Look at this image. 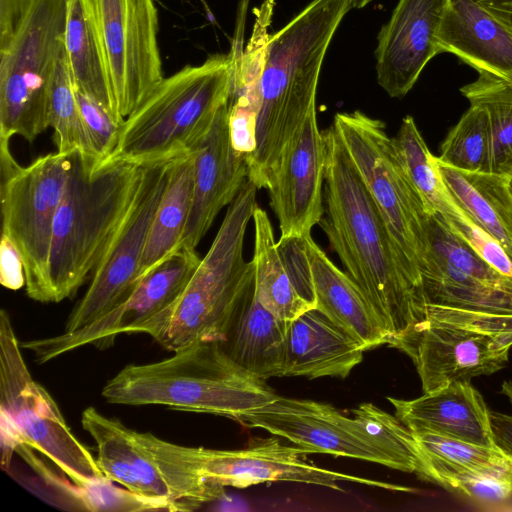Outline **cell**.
Returning a JSON list of instances; mask_svg holds the SVG:
<instances>
[{"instance_id":"obj_9","label":"cell","mask_w":512,"mask_h":512,"mask_svg":"<svg viewBox=\"0 0 512 512\" xmlns=\"http://www.w3.org/2000/svg\"><path fill=\"white\" fill-rule=\"evenodd\" d=\"M67 0H28L0 48V140L33 142L48 127L51 80L64 49Z\"/></svg>"},{"instance_id":"obj_34","label":"cell","mask_w":512,"mask_h":512,"mask_svg":"<svg viewBox=\"0 0 512 512\" xmlns=\"http://www.w3.org/2000/svg\"><path fill=\"white\" fill-rule=\"evenodd\" d=\"M48 123L54 131L57 152L70 154L78 150L83 154L95 157L77 102L74 81L65 48L58 59L51 80Z\"/></svg>"},{"instance_id":"obj_37","label":"cell","mask_w":512,"mask_h":512,"mask_svg":"<svg viewBox=\"0 0 512 512\" xmlns=\"http://www.w3.org/2000/svg\"><path fill=\"white\" fill-rule=\"evenodd\" d=\"M353 414L369 435L399 461L403 472H416L419 464L416 439L396 416L372 403L361 404Z\"/></svg>"},{"instance_id":"obj_26","label":"cell","mask_w":512,"mask_h":512,"mask_svg":"<svg viewBox=\"0 0 512 512\" xmlns=\"http://www.w3.org/2000/svg\"><path fill=\"white\" fill-rule=\"evenodd\" d=\"M365 350L317 309L288 323L284 376L345 378Z\"/></svg>"},{"instance_id":"obj_13","label":"cell","mask_w":512,"mask_h":512,"mask_svg":"<svg viewBox=\"0 0 512 512\" xmlns=\"http://www.w3.org/2000/svg\"><path fill=\"white\" fill-rule=\"evenodd\" d=\"M171 161L143 164L133 203L94 269L88 289L68 317L64 331L85 327L122 303L133 290Z\"/></svg>"},{"instance_id":"obj_38","label":"cell","mask_w":512,"mask_h":512,"mask_svg":"<svg viewBox=\"0 0 512 512\" xmlns=\"http://www.w3.org/2000/svg\"><path fill=\"white\" fill-rule=\"evenodd\" d=\"M448 188V187H447ZM450 228L483 260L500 273L512 278V259L500 243L479 227L458 205L448 189L439 212Z\"/></svg>"},{"instance_id":"obj_3","label":"cell","mask_w":512,"mask_h":512,"mask_svg":"<svg viewBox=\"0 0 512 512\" xmlns=\"http://www.w3.org/2000/svg\"><path fill=\"white\" fill-rule=\"evenodd\" d=\"M56 212L49 258L51 302L73 296L90 279L126 217L143 165L99 161L76 150Z\"/></svg>"},{"instance_id":"obj_15","label":"cell","mask_w":512,"mask_h":512,"mask_svg":"<svg viewBox=\"0 0 512 512\" xmlns=\"http://www.w3.org/2000/svg\"><path fill=\"white\" fill-rule=\"evenodd\" d=\"M120 115L163 80L154 0H91Z\"/></svg>"},{"instance_id":"obj_36","label":"cell","mask_w":512,"mask_h":512,"mask_svg":"<svg viewBox=\"0 0 512 512\" xmlns=\"http://www.w3.org/2000/svg\"><path fill=\"white\" fill-rule=\"evenodd\" d=\"M491 128L487 112L470 104L449 131L437 160L447 166L469 171L490 172Z\"/></svg>"},{"instance_id":"obj_16","label":"cell","mask_w":512,"mask_h":512,"mask_svg":"<svg viewBox=\"0 0 512 512\" xmlns=\"http://www.w3.org/2000/svg\"><path fill=\"white\" fill-rule=\"evenodd\" d=\"M237 421L287 439L309 454L355 458L402 471L399 461L369 435L357 418H349L327 403L277 395Z\"/></svg>"},{"instance_id":"obj_10","label":"cell","mask_w":512,"mask_h":512,"mask_svg":"<svg viewBox=\"0 0 512 512\" xmlns=\"http://www.w3.org/2000/svg\"><path fill=\"white\" fill-rule=\"evenodd\" d=\"M70 154L49 153L21 166L10 152L9 140H0L2 235L22 259L28 297L42 303L51 302L50 250Z\"/></svg>"},{"instance_id":"obj_45","label":"cell","mask_w":512,"mask_h":512,"mask_svg":"<svg viewBox=\"0 0 512 512\" xmlns=\"http://www.w3.org/2000/svg\"><path fill=\"white\" fill-rule=\"evenodd\" d=\"M509 186L512 193V175L509 177Z\"/></svg>"},{"instance_id":"obj_30","label":"cell","mask_w":512,"mask_h":512,"mask_svg":"<svg viewBox=\"0 0 512 512\" xmlns=\"http://www.w3.org/2000/svg\"><path fill=\"white\" fill-rule=\"evenodd\" d=\"M437 164L458 205L479 227L496 239L512 259V193L509 177L491 172L459 170L438 160Z\"/></svg>"},{"instance_id":"obj_6","label":"cell","mask_w":512,"mask_h":512,"mask_svg":"<svg viewBox=\"0 0 512 512\" xmlns=\"http://www.w3.org/2000/svg\"><path fill=\"white\" fill-rule=\"evenodd\" d=\"M233 56L214 54L163 78L121 126L108 160L139 165L169 161L192 152L228 102Z\"/></svg>"},{"instance_id":"obj_19","label":"cell","mask_w":512,"mask_h":512,"mask_svg":"<svg viewBox=\"0 0 512 512\" xmlns=\"http://www.w3.org/2000/svg\"><path fill=\"white\" fill-rule=\"evenodd\" d=\"M325 139L312 110L285 147L269 191L280 237H305L324 214Z\"/></svg>"},{"instance_id":"obj_1","label":"cell","mask_w":512,"mask_h":512,"mask_svg":"<svg viewBox=\"0 0 512 512\" xmlns=\"http://www.w3.org/2000/svg\"><path fill=\"white\" fill-rule=\"evenodd\" d=\"M323 135L325 204L319 224L345 272L394 338L426 318L424 293L406 274L384 219L332 124Z\"/></svg>"},{"instance_id":"obj_7","label":"cell","mask_w":512,"mask_h":512,"mask_svg":"<svg viewBox=\"0 0 512 512\" xmlns=\"http://www.w3.org/2000/svg\"><path fill=\"white\" fill-rule=\"evenodd\" d=\"M332 126L379 209L406 274L423 292L430 214L401 165L385 123L356 110L337 113Z\"/></svg>"},{"instance_id":"obj_20","label":"cell","mask_w":512,"mask_h":512,"mask_svg":"<svg viewBox=\"0 0 512 512\" xmlns=\"http://www.w3.org/2000/svg\"><path fill=\"white\" fill-rule=\"evenodd\" d=\"M448 0H399L378 34V84L393 98L405 96L428 62L441 53L437 34Z\"/></svg>"},{"instance_id":"obj_11","label":"cell","mask_w":512,"mask_h":512,"mask_svg":"<svg viewBox=\"0 0 512 512\" xmlns=\"http://www.w3.org/2000/svg\"><path fill=\"white\" fill-rule=\"evenodd\" d=\"M83 429L97 447L96 462L111 481L142 497L191 511L217 500L220 489L190 471L165 440L139 432L94 407L81 416Z\"/></svg>"},{"instance_id":"obj_24","label":"cell","mask_w":512,"mask_h":512,"mask_svg":"<svg viewBox=\"0 0 512 512\" xmlns=\"http://www.w3.org/2000/svg\"><path fill=\"white\" fill-rule=\"evenodd\" d=\"M437 41L478 73L512 80V32L479 0H448Z\"/></svg>"},{"instance_id":"obj_23","label":"cell","mask_w":512,"mask_h":512,"mask_svg":"<svg viewBox=\"0 0 512 512\" xmlns=\"http://www.w3.org/2000/svg\"><path fill=\"white\" fill-rule=\"evenodd\" d=\"M248 0H240L233 38V74L228 99L231 139L239 152L248 154L255 148L256 119L259 108V81L265 60L274 0H264L254 9L252 34L244 48L243 34Z\"/></svg>"},{"instance_id":"obj_44","label":"cell","mask_w":512,"mask_h":512,"mask_svg":"<svg viewBox=\"0 0 512 512\" xmlns=\"http://www.w3.org/2000/svg\"><path fill=\"white\" fill-rule=\"evenodd\" d=\"M372 0H350L351 7L356 9H361L365 7L368 3H370Z\"/></svg>"},{"instance_id":"obj_2","label":"cell","mask_w":512,"mask_h":512,"mask_svg":"<svg viewBox=\"0 0 512 512\" xmlns=\"http://www.w3.org/2000/svg\"><path fill=\"white\" fill-rule=\"evenodd\" d=\"M350 0H313L271 34L259 81L255 148L246 157L248 180L268 189L282 153L316 109L322 63Z\"/></svg>"},{"instance_id":"obj_29","label":"cell","mask_w":512,"mask_h":512,"mask_svg":"<svg viewBox=\"0 0 512 512\" xmlns=\"http://www.w3.org/2000/svg\"><path fill=\"white\" fill-rule=\"evenodd\" d=\"M64 48L75 89L124 122L113 92L91 0H67Z\"/></svg>"},{"instance_id":"obj_17","label":"cell","mask_w":512,"mask_h":512,"mask_svg":"<svg viewBox=\"0 0 512 512\" xmlns=\"http://www.w3.org/2000/svg\"><path fill=\"white\" fill-rule=\"evenodd\" d=\"M301 447L282 444L276 437L257 438L237 450L200 447L203 477L223 487L246 488L265 482H297L342 491L340 483L353 482L390 491L412 492L393 483L367 479L319 467L306 460Z\"/></svg>"},{"instance_id":"obj_33","label":"cell","mask_w":512,"mask_h":512,"mask_svg":"<svg viewBox=\"0 0 512 512\" xmlns=\"http://www.w3.org/2000/svg\"><path fill=\"white\" fill-rule=\"evenodd\" d=\"M470 104L488 114L491 128L490 172L512 175V80L482 72L460 89Z\"/></svg>"},{"instance_id":"obj_12","label":"cell","mask_w":512,"mask_h":512,"mask_svg":"<svg viewBox=\"0 0 512 512\" xmlns=\"http://www.w3.org/2000/svg\"><path fill=\"white\" fill-rule=\"evenodd\" d=\"M10 316L0 312V411L17 440L50 459L78 486L104 477L96 458L68 427L48 391L36 382L21 353Z\"/></svg>"},{"instance_id":"obj_32","label":"cell","mask_w":512,"mask_h":512,"mask_svg":"<svg viewBox=\"0 0 512 512\" xmlns=\"http://www.w3.org/2000/svg\"><path fill=\"white\" fill-rule=\"evenodd\" d=\"M255 267L254 296L281 320L291 322L315 309L307 301L288 272L280 255L267 213L259 206L253 214Z\"/></svg>"},{"instance_id":"obj_41","label":"cell","mask_w":512,"mask_h":512,"mask_svg":"<svg viewBox=\"0 0 512 512\" xmlns=\"http://www.w3.org/2000/svg\"><path fill=\"white\" fill-rule=\"evenodd\" d=\"M502 393L512 408V383L504 382ZM490 418L496 445L512 456V412L507 414L491 411Z\"/></svg>"},{"instance_id":"obj_22","label":"cell","mask_w":512,"mask_h":512,"mask_svg":"<svg viewBox=\"0 0 512 512\" xmlns=\"http://www.w3.org/2000/svg\"><path fill=\"white\" fill-rule=\"evenodd\" d=\"M395 416L413 433H432L497 446L490 410L471 382H454L411 399L387 398Z\"/></svg>"},{"instance_id":"obj_40","label":"cell","mask_w":512,"mask_h":512,"mask_svg":"<svg viewBox=\"0 0 512 512\" xmlns=\"http://www.w3.org/2000/svg\"><path fill=\"white\" fill-rule=\"evenodd\" d=\"M0 282L11 290H18L25 286L22 259L5 235H2L0 243Z\"/></svg>"},{"instance_id":"obj_25","label":"cell","mask_w":512,"mask_h":512,"mask_svg":"<svg viewBox=\"0 0 512 512\" xmlns=\"http://www.w3.org/2000/svg\"><path fill=\"white\" fill-rule=\"evenodd\" d=\"M315 295V309L353 337L362 348L389 344L392 335L356 282L305 237Z\"/></svg>"},{"instance_id":"obj_39","label":"cell","mask_w":512,"mask_h":512,"mask_svg":"<svg viewBox=\"0 0 512 512\" xmlns=\"http://www.w3.org/2000/svg\"><path fill=\"white\" fill-rule=\"evenodd\" d=\"M76 98L93 154L106 161L117 146L123 122L88 95L76 90Z\"/></svg>"},{"instance_id":"obj_28","label":"cell","mask_w":512,"mask_h":512,"mask_svg":"<svg viewBox=\"0 0 512 512\" xmlns=\"http://www.w3.org/2000/svg\"><path fill=\"white\" fill-rule=\"evenodd\" d=\"M288 323L265 309L253 295L220 344L251 376L263 381L283 377Z\"/></svg>"},{"instance_id":"obj_5","label":"cell","mask_w":512,"mask_h":512,"mask_svg":"<svg viewBox=\"0 0 512 512\" xmlns=\"http://www.w3.org/2000/svg\"><path fill=\"white\" fill-rule=\"evenodd\" d=\"M102 396L113 404L163 405L238 420L277 394L237 366L220 343L202 342L158 362L125 366L106 383Z\"/></svg>"},{"instance_id":"obj_21","label":"cell","mask_w":512,"mask_h":512,"mask_svg":"<svg viewBox=\"0 0 512 512\" xmlns=\"http://www.w3.org/2000/svg\"><path fill=\"white\" fill-rule=\"evenodd\" d=\"M194 155L193 201L180 248L195 250L218 213L230 205L248 180L246 157L232 143L228 102Z\"/></svg>"},{"instance_id":"obj_35","label":"cell","mask_w":512,"mask_h":512,"mask_svg":"<svg viewBox=\"0 0 512 512\" xmlns=\"http://www.w3.org/2000/svg\"><path fill=\"white\" fill-rule=\"evenodd\" d=\"M392 142L401 165L420 194L427 212H439L445 203L448 188L440 174L436 156L429 151L412 116L403 118Z\"/></svg>"},{"instance_id":"obj_42","label":"cell","mask_w":512,"mask_h":512,"mask_svg":"<svg viewBox=\"0 0 512 512\" xmlns=\"http://www.w3.org/2000/svg\"><path fill=\"white\" fill-rule=\"evenodd\" d=\"M28 0H0V48L10 40Z\"/></svg>"},{"instance_id":"obj_43","label":"cell","mask_w":512,"mask_h":512,"mask_svg":"<svg viewBox=\"0 0 512 512\" xmlns=\"http://www.w3.org/2000/svg\"><path fill=\"white\" fill-rule=\"evenodd\" d=\"M479 2L512 32V0H479Z\"/></svg>"},{"instance_id":"obj_27","label":"cell","mask_w":512,"mask_h":512,"mask_svg":"<svg viewBox=\"0 0 512 512\" xmlns=\"http://www.w3.org/2000/svg\"><path fill=\"white\" fill-rule=\"evenodd\" d=\"M201 259L195 250L179 248L140 278L128 297L99 321L103 334L139 332L154 316L181 296Z\"/></svg>"},{"instance_id":"obj_14","label":"cell","mask_w":512,"mask_h":512,"mask_svg":"<svg viewBox=\"0 0 512 512\" xmlns=\"http://www.w3.org/2000/svg\"><path fill=\"white\" fill-rule=\"evenodd\" d=\"M388 345L412 360L422 390L428 393L504 368L512 347V333L425 318L392 338Z\"/></svg>"},{"instance_id":"obj_4","label":"cell","mask_w":512,"mask_h":512,"mask_svg":"<svg viewBox=\"0 0 512 512\" xmlns=\"http://www.w3.org/2000/svg\"><path fill=\"white\" fill-rule=\"evenodd\" d=\"M256 191L247 180L181 296L139 332L149 334L172 352L196 343L225 340L254 295V262L245 261L243 248L247 226L258 206Z\"/></svg>"},{"instance_id":"obj_18","label":"cell","mask_w":512,"mask_h":512,"mask_svg":"<svg viewBox=\"0 0 512 512\" xmlns=\"http://www.w3.org/2000/svg\"><path fill=\"white\" fill-rule=\"evenodd\" d=\"M413 434L419 454L415 473L421 479L482 504L512 497V456L500 447Z\"/></svg>"},{"instance_id":"obj_31","label":"cell","mask_w":512,"mask_h":512,"mask_svg":"<svg viewBox=\"0 0 512 512\" xmlns=\"http://www.w3.org/2000/svg\"><path fill=\"white\" fill-rule=\"evenodd\" d=\"M194 188L193 152L172 159L166 188L154 215L137 281L180 248Z\"/></svg>"},{"instance_id":"obj_8","label":"cell","mask_w":512,"mask_h":512,"mask_svg":"<svg viewBox=\"0 0 512 512\" xmlns=\"http://www.w3.org/2000/svg\"><path fill=\"white\" fill-rule=\"evenodd\" d=\"M422 268L426 318L512 333V278L483 260L446 223L429 215Z\"/></svg>"}]
</instances>
